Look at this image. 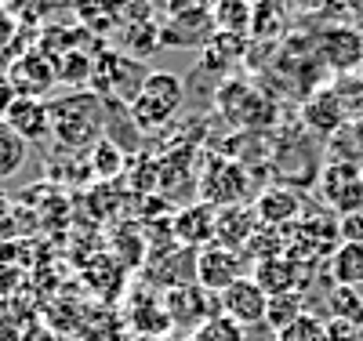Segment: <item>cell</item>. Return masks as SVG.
Masks as SVG:
<instances>
[{
  "label": "cell",
  "instance_id": "6da1fadb",
  "mask_svg": "<svg viewBox=\"0 0 363 341\" xmlns=\"http://www.w3.org/2000/svg\"><path fill=\"white\" fill-rule=\"evenodd\" d=\"M102 102L87 91H77V95H62L48 102L51 113V135L62 142L66 149H84L95 145L102 138Z\"/></svg>",
  "mask_w": 363,
  "mask_h": 341
},
{
  "label": "cell",
  "instance_id": "7a4b0ae2",
  "mask_svg": "<svg viewBox=\"0 0 363 341\" xmlns=\"http://www.w3.org/2000/svg\"><path fill=\"white\" fill-rule=\"evenodd\" d=\"M186 102V84L174 73H149L138 87V95L128 102L131 123L138 131H157L174 120V113Z\"/></svg>",
  "mask_w": 363,
  "mask_h": 341
},
{
  "label": "cell",
  "instance_id": "3957f363",
  "mask_svg": "<svg viewBox=\"0 0 363 341\" xmlns=\"http://www.w3.org/2000/svg\"><path fill=\"white\" fill-rule=\"evenodd\" d=\"M320 193L330 203V211L342 214H356L363 211V171L356 164H327L320 174Z\"/></svg>",
  "mask_w": 363,
  "mask_h": 341
},
{
  "label": "cell",
  "instance_id": "277c9868",
  "mask_svg": "<svg viewBox=\"0 0 363 341\" xmlns=\"http://www.w3.org/2000/svg\"><path fill=\"white\" fill-rule=\"evenodd\" d=\"M240 251H229V247H218V243H207L203 251L196 255V287H203L207 294H222L229 291L240 276Z\"/></svg>",
  "mask_w": 363,
  "mask_h": 341
},
{
  "label": "cell",
  "instance_id": "5b68a950",
  "mask_svg": "<svg viewBox=\"0 0 363 341\" xmlns=\"http://www.w3.org/2000/svg\"><path fill=\"white\" fill-rule=\"evenodd\" d=\"M218 301H222V316L233 320L236 327H244V330L265 327V301L269 298L262 294V287L251 280V276H240L229 291L218 294Z\"/></svg>",
  "mask_w": 363,
  "mask_h": 341
},
{
  "label": "cell",
  "instance_id": "8992f818",
  "mask_svg": "<svg viewBox=\"0 0 363 341\" xmlns=\"http://www.w3.org/2000/svg\"><path fill=\"white\" fill-rule=\"evenodd\" d=\"M211 298L215 294H207L203 287L189 284V287H178V291H167L164 294V313L171 320V327L178 330H200L211 316H215V305H211Z\"/></svg>",
  "mask_w": 363,
  "mask_h": 341
},
{
  "label": "cell",
  "instance_id": "52a82bcc",
  "mask_svg": "<svg viewBox=\"0 0 363 341\" xmlns=\"http://www.w3.org/2000/svg\"><path fill=\"white\" fill-rule=\"evenodd\" d=\"M211 37H215V22H211V11L200 4H189V8L167 15V22L160 26V44H167V47L207 44Z\"/></svg>",
  "mask_w": 363,
  "mask_h": 341
},
{
  "label": "cell",
  "instance_id": "ba28073f",
  "mask_svg": "<svg viewBox=\"0 0 363 341\" xmlns=\"http://www.w3.org/2000/svg\"><path fill=\"white\" fill-rule=\"evenodd\" d=\"M11 128L33 145V142H44L51 135V113H48V102L44 99H29V95H15L11 106L0 113Z\"/></svg>",
  "mask_w": 363,
  "mask_h": 341
},
{
  "label": "cell",
  "instance_id": "9c48e42d",
  "mask_svg": "<svg viewBox=\"0 0 363 341\" xmlns=\"http://www.w3.org/2000/svg\"><path fill=\"white\" fill-rule=\"evenodd\" d=\"M215 207H207V203H193V207H182L174 214V243L178 247H189V251H196V247L203 243H215Z\"/></svg>",
  "mask_w": 363,
  "mask_h": 341
},
{
  "label": "cell",
  "instance_id": "30bf717a",
  "mask_svg": "<svg viewBox=\"0 0 363 341\" xmlns=\"http://www.w3.org/2000/svg\"><path fill=\"white\" fill-rule=\"evenodd\" d=\"M251 280L262 287V294H265V298H272V294H291V291H298V284H301V269H298V262H294V258L277 255V258L258 262Z\"/></svg>",
  "mask_w": 363,
  "mask_h": 341
},
{
  "label": "cell",
  "instance_id": "8fae6325",
  "mask_svg": "<svg viewBox=\"0 0 363 341\" xmlns=\"http://www.w3.org/2000/svg\"><path fill=\"white\" fill-rule=\"evenodd\" d=\"M8 84H11L15 95L40 99L44 91L55 84V69H51V62H44L37 55H26V58H18L15 66L8 69Z\"/></svg>",
  "mask_w": 363,
  "mask_h": 341
},
{
  "label": "cell",
  "instance_id": "7c38bea8",
  "mask_svg": "<svg viewBox=\"0 0 363 341\" xmlns=\"http://www.w3.org/2000/svg\"><path fill=\"white\" fill-rule=\"evenodd\" d=\"M258 218L251 207H222V214L215 218V240L218 247H229V251H244L251 243V233H255Z\"/></svg>",
  "mask_w": 363,
  "mask_h": 341
},
{
  "label": "cell",
  "instance_id": "4fadbf2b",
  "mask_svg": "<svg viewBox=\"0 0 363 341\" xmlns=\"http://www.w3.org/2000/svg\"><path fill=\"white\" fill-rule=\"evenodd\" d=\"M255 218H258L262 225H269V229L287 225V222L301 218V200H298V193L272 185V189H265V193L255 200Z\"/></svg>",
  "mask_w": 363,
  "mask_h": 341
},
{
  "label": "cell",
  "instance_id": "5bb4252c",
  "mask_svg": "<svg viewBox=\"0 0 363 341\" xmlns=\"http://www.w3.org/2000/svg\"><path fill=\"white\" fill-rule=\"evenodd\" d=\"M128 316H131V327L138 337H149V334H167L171 330V320L164 313V298L157 291H138L131 298V308H128Z\"/></svg>",
  "mask_w": 363,
  "mask_h": 341
},
{
  "label": "cell",
  "instance_id": "9a60e30c",
  "mask_svg": "<svg viewBox=\"0 0 363 341\" xmlns=\"http://www.w3.org/2000/svg\"><path fill=\"white\" fill-rule=\"evenodd\" d=\"M211 22H215V33L247 40L255 29V4L251 0H218L211 8Z\"/></svg>",
  "mask_w": 363,
  "mask_h": 341
},
{
  "label": "cell",
  "instance_id": "2e32d148",
  "mask_svg": "<svg viewBox=\"0 0 363 341\" xmlns=\"http://www.w3.org/2000/svg\"><path fill=\"white\" fill-rule=\"evenodd\" d=\"M323 58L335 69H352L356 62H363V40L356 29L342 26V29H327L323 33Z\"/></svg>",
  "mask_w": 363,
  "mask_h": 341
},
{
  "label": "cell",
  "instance_id": "e0dca14e",
  "mask_svg": "<svg viewBox=\"0 0 363 341\" xmlns=\"http://www.w3.org/2000/svg\"><path fill=\"white\" fill-rule=\"evenodd\" d=\"M327 269L335 287H363V243H338Z\"/></svg>",
  "mask_w": 363,
  "mask_h": 341
},
{
  "label": "cell",
  "instance_id": "ac0fdd59",
  "mask_svg": "<svg viewBox=\"0 0 363 341\" xmlns=\"http://www.w3.org/2000/svg\"><path fill=\"white\" fill-rule=\"evenodd\" d=\"M306 123L316 128V131H323V135L342 128L345 123V106L338 99V91H320V95H313L309 106H306Z\"/></svg>",
  "mask_w": 363,
  "mask_h": 341
},
{
  "label": "cell",
  "instance_id": "d6986e66",
  "mask_svg": "<svg viewBox=\"0 0 363 341\" xmlns=\"http://www.w3.org/2000/svg\"><path fill=\"white\" fill-rule=\"evenodd\" d=\"M29 160V142L0 116V181H11Z\"/></svg>",
  "mask_w": 363,
  "mask_h": 341
},
{
  "label": "cell",
  "instance_id": "ffe728a7",
  "mask_svg": "<svg viewBox=\"0 0 363 341\" xmlns=\"http://www.w3.org/2000/svg\"><path fill=\"white\" fill-rule=\"evenodd\" d=\"M306 298H301V291H291V294H272L265 301V330H272V337H277L284 327H291L298 316H306Z\"/></svg>",
  "mask_w": 363,
  "mask_h": 341
},
{
  "label": "cell",
  "instance_id": "44dd1931",
  "mask_svg": "<svg viewBox=\"0 0 363 341\" xmlns=\"http://www.w3.org/2000/svg\"><path fill=\"white\" fill-rule=\"evenodd\" d=\"M327 308H330V320L363 327V291L359 287H330Z\"/></svg>",
  "mask_w": 363,
  "mask_h": 341
},
{
  "label": "cell",
  "instance_id": "7402d4cb",
  "mask_svg": "<svg viewBox=\"0 0 363 341\" xmlns=\"http://www.w3.org/2000/svg\"><path fill=\"white\" fill-rule=\"evenodd\" d=\"M91 171H95L99 178H116L120 171H124V149H120L116 142H109V138H99L95 145H91Z\"/></svg>",
  "mask_w": 363,
  "mask_h": 341
},
{
  "label": "cell",
  "instance_id": "603a6c76",
  "mask_svg": "<svg viewBox=\"0 0 363 341\" xmlns=\"http://www.w3.org/2000/svg\"><path fill=\"white\" fill-rule=\"evenodd\" d=\"M277 341H327V323L320 316L306 313V316H298L291 327H284L277 334Z\"/></svg>",
  "mask_w": 363,
  "mask_h": 341
},
{
  "label": "cell",
  "instance_id": "cb8c5ba5",
  "mask_svg": "<svg viewBox=\"0 0 363 341\" xmlns=\"http://www.w3.org/2000/svg\"><path fill=\"white\" fill-rule=\"evenodd\" d=\"M338 236H342V243H363V211L342 214L338 218Z\"/></svg>",
  "mask_w": 363,
  "mask_h": 341
},
{
  "label": "cell",
  "instance_id": "d4e9b609",
  "mask_svg": "<svg viewBox=\"0 0 363 341\" xmlns=\"http://www.w3.org/2000/svg\"><path fill=\"white\" fill-rule=\"evenodd\" d=\"M327 341H363V327L330 320V323H327Z\"/></svg>",
  "mask_w": 363,
  "mask_h": 341
},
{
  "label": "cell",
  "instance_id": "484cf974",
  "mask_svg": "<svg viewBox=\"0 0 363 341\" xmlns=\"http://www.w3.org/2000/svg\"><path fill=\"white\" fill-rule=\"evenodd\" d=\"M18 341H58V334H55L48 323H29V327L22 330Z\"/></svg>",
  "mask_w": 363,
  "mask_h": 341
},
{
  "label": "cell",
  "instance_id": "4316f807",
  "mask_svg": "<svg viewBox=\"0 0 363 341\" xmlns=\"http://www.w3.org/2000/svg\"><path fill=\"white\" fill-rule=\"evenodd\" d=\"M131 341H171L167 334H149V337H131Z\"/></svg>",
  "mask_w": 363,
  "mask_h": 341
},
{
  "label": "cell",
  "instance_id": "83f0119b",
  "mask_svg": "<svg viewBox=\"0 0 363 341\" xmlns=\"http://www.w3.org/2000/svg\"><path fill=\"white\" fill-rule=\"evenodd\" d=\"M196 4H200V8H207V11H211V8H215V4H218V0H196Z\"/></svg>",
  "mask_w": 363,
  "mask_h": 341
},
{
  "label": "cell",
  "instance_id": "f1b7e54d",
  "mask_svg": "<svg viewBox=\"0 0 363 341\" xmlns=\"http://www.w3.org/2000/svg\"><path fill=\"white\" fill-rule=\"evenodd\" d=\"M272 341H277V337H272Z\"/></svg>",
  "mask_w": 363,
  "mask_h": 341
}]
</instances>
